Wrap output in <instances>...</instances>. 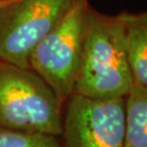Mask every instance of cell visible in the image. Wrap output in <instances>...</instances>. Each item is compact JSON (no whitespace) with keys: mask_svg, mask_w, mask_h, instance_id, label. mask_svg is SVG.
<instances>
[{"mask_svg":"<svg viewBox=\"0 0 147 147\" xmlns=\"http://www.w3.org/2000/svg\"><path fill=\"white\" fill-rule=\"evenodd\" d=\"M134 83L147 86V11L119 13Z\"/></svg>","mask_w":147,"mask_h":147,"instance_id":"obj_6","label":"cell"},{"mask_svg":"<svg viewBox=\"0 0 147 147\" xmlns=\"http://www.w3.org/2000/svg\"><path fill=\"white\" fill-rule=\"evenodd\" d=\"M63 107L33 70L0 61V127L60 137Z\"/></svg>","mask_w":147,"mask_h":147,"instance_id":"obj_2","label":"cell"},{"mask_svg":"<svg viewBox=\"0 0 147 147\" xmlns=\"http://www.w3.org/2000/svg\"><path fill=\"white\" fill-rule=\"evenodd\" d=\"M74 0H12L0 10V61L30 69L38 42L68 12Z\"/></svg>","mask_w":147,"mask_h":147,"instance_id":"obj_4","label":"cell"},{"mask_svg":"<svg viewBox=\"0 0 147 147\" xmlns=\"http://www.w3.org/2000/svg\"><path fill=\"white\" fill-rule=\"evenodd\" d=\"M133 84L120 16L92 8L73 94L93 99L125 98Z\"/></svg>","mask_w":147,"mask_h":147,"instance_id":"obj_1","label":"cell"},{"mask_svg":"<svg viewBox=\"0 0 147 147\" xmlns=\"http://www.w3.org/2000/svg\"><path fill=\"white\" fill-rule=\"evenodd\" d=\"M10 1H12V0H0V10L5 7V5H7Z\"/></svg>","mask_w":147,"mask_h":147,"instance_id":"obj_9","label":"cell"},{"mask_svg":"<svg viewBox=\"0 0 147 147\" xmlns=\"http://www.w3.org/2000/svg\"><path fill=\"white\" fill-rule=\"evenodd\" d=\"M90 9L88 0H74L30 56V69L53 88L64 105L74 92Z\"/></svg>","mask_w":147,"mask_h":147,"instance_id":"obj_3","label":"cell"},{"mask_svg":"<svg viewBox=\"0 0 147 147\" xmlns=\"http://www.w3.org/2000/svg\"><path fill=\"white\" fill-rule=\"evenodd\" d=\"M0 147H63L60 137L0 127Z\"/></svg>","mask_w":147,"mask_h":147,"instance_id":"obj_8","label":"cell"},{"mask_svg":"<svg viewBox=\"0 0 147 147\" xmlns=\"http://www.w3.org/2000/svg\"><path fill=\"white\" fill-rule=\"evenodd\" d=\"M125 147H147V86L134 83L124 98Z\"/></svg>","mask_w":147,"mask_h":147,"instance_id":"obj_7","label":"cell"},{"mask_svg":"<svg viewBox=\"0 0 147 147\" xmlns=\"http://www.w3.org/2000/svg\"><path fill=\"white\" fill-rule=\"evenodd\" d=\"M63 110V147H125L124 98L93 99L73 94Z\"/></svg>","mask_w":147,"mask_h":147,"instance_id":"obj_5","label":"cell"}]
</instances>
